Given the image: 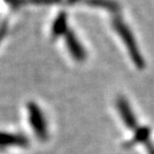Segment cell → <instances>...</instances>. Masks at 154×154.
I'll list each match as a JSON object with an SVG mask.
<instances>
[{
	"mask_svg": "<svg viewBox=\"0 0 154 154\" xmlns=\"http://www.w3.org/2000/svg\"><path fill=\"white\" fill-rule=\"evenodd\" d=\"M112 25L116 30V32L118 33L121 39L124 41L125 46L127 48L129 52L132 61L135 64V66L138 69H142L145 66V62L142 57V55L140 53V50L137 46V43L135 41V38L130 29L128 28V26L123 22V20L120 17H115L112 21Z\"/></svg>",
	"mask_w": 154,
	"mask_h": 154,
	"instance_id": "cell-1",
	"label": "cell"
},
{
	"mask_svg": "<svg viewBox=\"0 0 154 154\" xmlns=\"http://www.w3.org/2000/svg\"><path fill=\"white\" fill-rule=\"evenodd\" d=\"M89 4L93 6H99V7L107 8L112 12L119 11V5L116 2L110 1V0H89Z\"/></svg>",
	"mask_w": 154,
	"mask_h": 154,
	"instance_id": "cell-2",
	"label": "cell"
}]
</instances>
